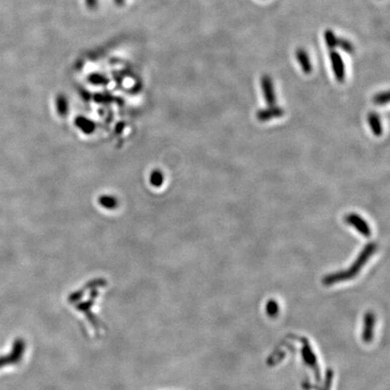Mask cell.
<instances>
[{"label": "cell", "instance_id": "1", "mask_svg": "<svg viewBox=\"0 0 390 390\" xmlns=\"http://www.w3.org/2000/svg\"><path fill=\"white\" fill-rule=\"evenodd\" d=\"M377 246L374 243L367 244L366 247L363 248L361 254L358 256L355 262L352 264L351 267L346 270L336 272L331 274L329 276H325L323 280V283L325 286H333L335 284H338L343 281L351 280L352 278L356 277L358 274L362 271L363 267L366 265L370 260L374 252L376 251Z\"/></svg>", "mask_w": 390, "mask_h": 390}, {"label": "cell", "instance_id": "2", "mask_svg": "<svg viewBox=\"0 0 390 390\" xmlns=\"http://www.w3.org/2000/svg\"><path fill=\"white\" fill-rule=\"evenodd\" d=\"M345 221L349 225L356 228L359 233L362 234L364 237H370L371 235V229L370 225L366 220L362 218L360 215L356 213H350L345 217Z\"/></svg>", "mask_w": 390, "mask_h": 390}, {"label": "cell", "instance_id": "3", "mask_svg": "<svg viewBox=\"0 0 390 390\" xmlns=\"http://www.w3.org/2000/svg\"><path fill=\"white\" fill-rule=\"evenodd\" d=\"M302 355L305 360V363L313 369L316 381H320L321 374H320V369H319L318 364H317V358L315 356L314 352H313L312 348L310 347L309 343H307L306 341H304V345L302 348Z\"/></svg>", "mask_w": 390, "mask_h": 390}, {"label": "cell", "instance_id": "4", "mask_svg": "<svg viewBox=\"0 0 390 390\" xmlns=\"http://www.w3.org/2000/svg\"><path fill=\"white\" fill-rule=\"evenodd\" d=\"M261 85L262 90H263V94H264V98H265V100H266V103H267L269 107L275 106V105H276V98L271 78L269 76H267V75L263 76V78H262Z\"/></svg>", "mask_w": 390, "mask_h": 390}, {"label": "cell", "instance_id": "5", "mask_svg": "<svg viewBox=\"0 0 390 390\" xmlns=\"http://www.w3.org/2000/svg\"><path fill=\"white\" fill-rule=\"evenodd\" d=\"M376 318L372 313H367L364 317V327L362 333V339L365 343H371L374 337V329H375Z\"/></svg>", "mask_w": 390, "mask_h": 390}, {"label": "cell", "instance_id": "6", "mask_svg": "<svg viewBox=\"0 0 390 390\" xmlns=\"http://www.w3.org/2000/svg\"><path fill=\"white\" fill-rule=\"evenodd\" d=\"M285 114V110L279 107L272 106L266 110H258L257 113V119L258 121L265 122L273 119L280 118Z\"/></svg>", "mask_w": 390, "mask_h": 390}, {"label": "cell", "instance_id": "7", "mask_svg": "<svg viewBox=\"0 0 390 390\" xmlns=\"http://www.w3.org/2000/svg\"><path fill=\"white\" fill-rule=\"evenodd\" d=\"M330 57H331L332 65H333V72H334L337 81L343 82L344 78H345V68H344L343 59L338 52H331Z\"/></svg>", "mask_w": 390, "mask_h": 390}, {"label": "cell", "instance_id": "8", "mask_svg": "<svg viewBox=\"0 0 390 390\" xmlns=\"http://www.w3.org/2000/svg\"><path fill=\"white\" fill-rule=\"evenodd\" d=\"M295 55H296V59L299 62L300 66L302 68L303 72L306 74L311 73L312 70H313V66H312V62L310 61L309 55L307 54V52L303 49H299L295 53Z\"/></svg>", "mask_w": 390, "mask_h": 390}, {"label": "cell", "instance_id": "9", "mask_svg": "<svg viewBox=\"0 0 390 390\" xmlns=\"http://www.w3.org/2000/svg\"><path fill=\"white\" fill-rule=\"evenodd\" d=\"M368 122L370 124L371 130L375 136L380 137L382 135L383 129H382V125H381V119H380L379 115L373 113V112L371 113L368 116Z\"/></svg>", "mask_w": 390, "mask_h": 390}, {"label": "cell", "instance_id": "10", "mask_svg": "<svg viewBox=\"0 0 390 390\" xmlns=\"http://www.w3.org/2000/svg\"><path fill=\"white\" fill-rule=\"evenodd\" d=\"M266 311L269 316H271V317L276 316L279 312V306H278L277 302L275 300H269L266 305Z\"/></svg>", "mask_w": 390, "mask_h": 390}, {"label": "cell", "instance_id": "11", "mask_svg": "<svg viewBox=\"0 0 390 390\" xmlns=\"http://www.w3.org/2000/svg\"><path fill=\"white\" fill-rule=\"evenodd\" d=\"M390 100V95H389V92L385 91V92H381L379 94H377L374 98H373V102L375 104L378 105H385L389 102Z\"/></svg>", "mask_w": 390, "mask_h": 390}, {"label": "cell", "instance_id": "12", "mask_svg": "<svg viewBox=\"0 0 390 390\" xmlns=\"http://www.w3.org/2000/svg\"><path fill=\"white\" fill-rule=\"evenodd\" d=\"M324 35H325V40H326V43H327V45H328L329 47L333 49V48L335 47L337 45V39H336L334 33L332 31L327 30L324 33Z\"/></svg>", "mask_w": 390, "mask_h": 390}, {"label": "cell", "instance_id": "13", "mask_svg": "<svg viewBox=\"0 0 390 390\" xmlns=\"http://www.w3.org/2000/svg\"><path fill=\"white\" fill-rule=\"evenodd\" d=\"M337 45H340L345 52H351L352 51V45L345 40H337Z\"/></svg>", "mask_w": 390, "mask_h": 390}, {"label": "cell", "instance_id": "14", "mask_svg": "<svg viewBox=\"0 0 390 390\" xmlns=\"http://www.w3.org/2000/svg\"><path fill=\"white\" fill-rule=\"evenodd\" d=\"M333 371H327V375H326V381H325V385H324V390H331V387H332V382H333Z\"/></svg>", "mask_w": 390, "mask_h": 390}, {"label": "cell", "instance_id": "15", "mask_svg": "<svg viewBox=\"0 0 390 390\" xmlns=\"http://www.w3.org/2000/svg\"><path fill=\"white\" fill-rule=\"evenodd\" d=\"M97 2H98V0H86V4L88 5V7L91 9L95 8Z\"/></svg>", "mask_w": 390, "mask_h": 390}]
</instances>
